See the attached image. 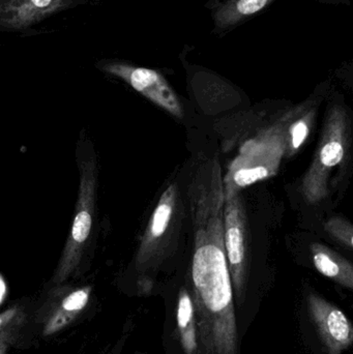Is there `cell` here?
Instances as JSON below:
<instances>
[{"instance_id": "obj_1", "label": "cell", "mask_w": 353, "mask_h": 354, "mask_svg": "<svg viewBox=\"0 0 353 354\" xmlns=\"http://www.w3.org/2000/svg\"><path fill=\"white\" fill-rule=\"evenodd\" d=\"M82 147L83 151L78 156L80 178L74 220L54 274L53 283L55 285H61L76 272L93 236L99 169L93 145L89 142L88 149H84V145Z\"/></svg>"}, {"instance_id": "obj_2", "label": "cell", "mask_w": 353, "mask_h": 354, "mask_svg": "<svg viewBox=\"0 0 353 354\" xmlns=\"http://www.w3.org/2000/svg\"><path fill=\"white\" fill-rule=\"evenodd\" d=\"M289 113L240 147V153L223 177L225 200L240 189L276 176L286 155V129Z\"/></svg>"}, {"instance_id": "obj_3", "label": "cell", "mask_w": 353, "mask_h": 354, "mask_svg": "<svg viewBox=\"0 0 353 354\" xmlns=\"http://www.w3.org/2000/svg\"><path fill=\"white\" fill-rule=\"evenodd\" d=\"M350 133V118L346 110L341 106L332 108L316 155L300 185V193L308 203H318L329 195V179L347 155Z\"/></svg>"}, {"instance_id": "obj_4", "label": "cell", "mask_w": 353, "mask_h": 354, "mask_svg": "<svg viewBox=\"0 0 353 354\" xmlns=\"http://www.w3.org/2000/svg\"><path fill=\"white\" fill-rule=\"evenodd\" d=\"M180 202L175 185H170L162 194L137 252V270H149L163 259L172 236L180 228Z\"/></svg>"}, {"instance_id": "obj_5", "label": "cell", "mask_w": 353, "mask_h": 354, "mask_svg": "<svg viewBox=\"0 0 353 354\" xmlns=\"http://www.w3.org/2000/svg\"><path fill=\"white\" fill-rule=\"evenodd\" d=\"M224 239L233 292L242 303L248 281V220L240 194L224 203Z\"/></svg>"}, {"instance_id": "obj_6", "label": "cell", "mask_w": 353, "mask_h": 354, "mask_svg": "<svg viewBox=\"0 0 353 354\" xmlns=\"http://www.w3.org/2000/svg\"><path fill=\"white\" fill-rule=\"evenodd\" d=\"M99 68L128 83L143 97L178 118H182L184 110L176 93L159 72L139 68L124 62H106Z\"/></svg>"}, {"instance_id": "obj_7", "label": "cell", "mask_w": 353, "mask_h": 354, "mask_svg": "<svg viewBox=\"0 0 353 354\" xmlns=\"http://www.w3.org/2000/svg\"><path fill=\"white\" fill-rule=\"evenodd\" d=\"M308 308L329 354H341L352 346L353 326L339 308L315 293L309 295Z\"/></svg>"}, {"instance_id": "obj_8", "label": "cell", "mask_w": 353, "mask_h": 354, "mask_svg": "<svg viewBox=\"0 0 353 354\" xmlns=\"http://www.w3.org/2000/svg\"><path fill=\"white\" fill-rule=\"evenodd\" d=\"M93 287L78 288H59L55 291V297L50 308L49 314L44 326V336H52L61 332L75 322L86 309L90 299Z\"/></svg>"}, {"instance_id": "obj_9", "label": "cell", "mask_w": 353, "mask_h": 354, "mask_svg": "<svg viewBox=\"0 0 353 354\" xmlns=\"http://www.w3.org/2000/svg\"><path fill=\"white\" fill-rule=\"evenodd\" d=\"M70 0H0V26L22 29L62 10Z\"/></svg>"}, {"instance_id": "obj_10", "label": "cell", "mask_w": 353, "mask_h": 354, "mask_svg": "<svg viewBox=\"0 0 353 354\" xmlns=\"http://www.w3.org/2000/svg\"><path fill=\"white\" fill-rule=\"evenodd\" d=\"M311 253L313 263L321 274L345 288H353L352 264L346 258L318 243L311 245Z\"/></svg>"}, {"instance_id": "obj_11", "label": "cell", "mask_w": 353, "mask_h": 354, "mask_svg": "<svg viewBox=\"0 0 353 354\" xmlns=\"http://www.w3.org/2000/svg\"><path fill=\"white\" fill-rule=\"evenodd\" d=\"M176 324H178L180 345L184 354H202L200 341H199L194 301L190 291L184 288L180 290L178 295V306H176Z\"/></svg>"}, {"instance_id": "obj_12", "label": "cell", "mask_w": 353, "mask_h": 354, "mask_svg": "<svg viewBox=\"0 0 353 354\" xmlns=\"http://www.w3.org/2000/svg\"><path fill=\"white\" fill-rule=\"evenodd\" d=\"M315 110L307 112L296 110L289 112L287 129H286V155L288 157L296 155L311 132V126L314 122Z\"/></svg>"}, {"instance_id": "obj_13", "label": "cell", "mask_w": 353, "mask_h": 354, "mask_svg": "<svg viewBox=\"0 0 353 354\" xmlns=\"http://www.w3.org/2000/svg\"><path fill=\"white\" fill-rule=\"evenodd\" d=\"M273 0H228L216 14V23L219 27L236 24L246 17L256 14L269 6Z\"/></svg>"}, {"instance_id": "obj_14", "label": "cell", "mask_w": 353, "mask_h": 354, "mask_svg": "<svg viewBox=\"0 0 353 354\" xmlns=\"http://www.w3.org/2000/svg\"><path fill=\"white\" fill-rule=\"evenodd\" d=\"M325 229L335 241H339L348 249H352L353 227L346 218L340 216L332 218L325 223Z\"/></svg>"}, {"instance_id": "obj_15", "label": "cell", "mask_w": 353, "mask_h": 354, "mask_svg": "<svg viewBox=\"0 0 353 354\" xmlns=\"http://www.w3.org/2000/svg\"><path fill=\"white\" fill-rule=\"evenodd\" d=\"M23 315L19 307H12L0 314V333L10 328H17L22 324Z\"/></svg>"}, {"instance_id": "obj_16", "label": "cell", "mask_w": 353, "mask_h": 354, "mask_svg": "<svg viewBox=\"0 0 353 354\" xmlns=\"http://www.w3.org/2000/svg\"><path fill=\"white\" fill-rule=\"evenodd\" d=\"M15 330L16 328H10L0 333V354H8V349L16 338Z\"/></svg>"}]
</instances>
